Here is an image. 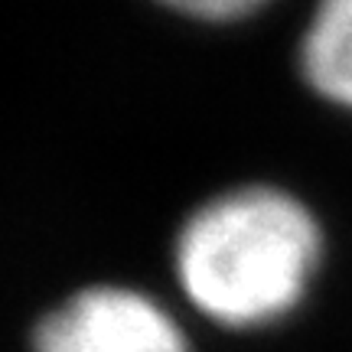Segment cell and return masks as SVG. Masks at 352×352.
Segmentation results:
<instances>
[{"instance_id": "1", "label": "cell", "mask_w": 352, "mask_h": 352, "mask_svg": "<svg viewBox=\"0 0 352 352\" xmlns=\"http://www.w3.org/2000/svg\"><path fill=\"white\" fill-rule=\"evenodd\" d=\"M320 248L314 215L294 196L245 186L189 215L176 239V274L215 323L264 327L300 303Z\"/></svg>"}, {"instance_id": "2", "label": "cell", "mask_w": 352, "mask_h": 352, "mask_svg": "<svg viewBox=\"0 0 352 352\" xmlns=\"http://www.w3.org/2000/svg\"><path fill=\"white\" fill-rule=\"evenodd\" d=\"M36 352H189L160 303L127 287H88L36 329Z\"/></svg>"}, {"instance_id": "3", "label": "cell", "mask_w": 352, "mask_h": 352, "mask_svg": "<svg viewBox=\"0 0 352 352\" xmlns=\"http://www.w3.org/2000/svg\"><path fill=\"white\" fill-rule=\"evenodd\" d=\"M303 78L352 111V0H320L300 46Z\"/></svg>"}, {"instance_id": "4", "label": "cell", "mask_w": 352, "mask_h": 352, "mask_svg": "<svg viewBox=\"0 0 352 352\" xmlns=\"http://www.w3.org/2000/svg\"><path fill=\"white\" fill-rule=\"evenodd\" d=\"M160 3L189 16H202V20H239L261 10L267 0H160Z\"/></svg>"}]
</instances>
